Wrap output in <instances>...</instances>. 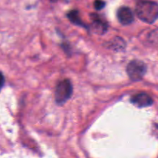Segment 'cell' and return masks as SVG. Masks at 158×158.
<instances>
[{
	"label": "cell",
	"instance_id": "cell-6",
	"mask_svg": "<svg viewBox=\"0 0 158 158\" xmlns=\"http://www.w3.org/2000/svg\"><path fill=\"white\" fill-rule=\"evenodd\" d=\"M93 16V25H92V29L95 33L97 34H101L104 33L106 30H107V24L103 21V19L99 17V15H94Z\"/></svg>",
	"mask_w": 158,
	"mask_h": 158
},
{
	"label": "cell",
	"instance_id": "cell-11",
	"mask_svg": "<svg viewBox=\"0 0 158 158\" xmlns=\"http://www.w3.org/2000/svg\"><path fill=\"white\" fill-rule=\"evenodd\" d=\"M5 83V77L2 73H0V89L3 86Z\"/></svg>",
	"mask_w": 158,
	"mask_h": 158
},
{
	"label": "cell",
	"instance_id": "cell-5",
	"mask_svg": "<svg viewBox=\"0 0 158 158\" xmlns=\"http://www.w3.org/2000/svg\"><path fill=\"white\" fill-rule=\"evenodd\" d=\"M131 103L138 107H147L152 105L153 100L148 94L145 93L136 94L131 98Z\"/></svg>",
	"mask_w": 158,
	"mask_h": 158
},
{
	"label": "cell",
	"instance_id": "cell-13",
	"mask_svg": "<svg viewBox=\"0 0 158 158\" xmlns=\"http://www.w3.org/2000/svg\"><path fill=\"white\" fill-rule=\"evenodd\" d=\"M51 1H52V2H56V1H58V0H51Z\"/></svg>",
	"mask_w": 158,
	"mask_h": 158
},
{
	"label": "cell",
	"instance_id": "cell-7",
	"mask_svg": "<svg viewBox=\"0 0 158 158\" xmlns=\"http://www.w3.org/2000/svg\"><path fill=\"white\" fill-rule=\"evenodd\" d=\"M68 18L73 23H75V24L79 25V26H84L85 25L83 24V22L80 19V15H79L78 11L77 10H72L68 13Z\"/></svg>",
	"mask_w": 158,
	"mask_h": 158
},
{
	"label": "cell",
	"instance_id": "cell-1",
	"mask_svg": "<svg viewBox=\"0 0 158 158\" xmlns=\"http://www.w3.org/2000/svg\"><path fill=\"white\" fill-rule=\"evenodd\" d=\"M136 13L139 19L152 24L158 19V4L152 1H141L136 6Z\"/></svg>",
	"mask_w": 158,
	"mask_h": 158
},
{
	"label": "cell",
	"instance_id": "cell-12",
	"mask_svg": "<svg viewBox=\"0 0 158 158\" xmlns=\"http://www.w3.org/2000/svg\"><path fill=\"white\" fill-rule=\"evenodd\" d=\"M154 130H155L154 133H155L156 135H157V137H158V124L154 125Z\"/></svg>",
	"mask_w": 158,
	"mask_h": 158
},
{
	"label": "cell",
	"instance_id": "cell-3",
	"mask_svg": "<svg viewBox=\"0 0 158 158\" xmlns=\"http://www.w3.org/2000/svg\"><path fill=\"white\" fill-rule=\"evenodd\" d=\"M127 72L130 78L134 81L141 80L147 72V66L140 60H133L128 64Z\"/></svg>",
	"mask_w": 158,
	"mask_h": 158
},
{
	"label": "cell",
	"instance_id": "cell-10",
	"mask_svg": "<svg viewBox=\"0 0 158 158\" xmlns=\"http://www.w3.org/2000/svg\"><path fill=\"white\" fill-rule=\"evenodd\" d=\"M105 6V2L102 0H96L94 2V7L97 10H100Z\"/></svg>",
	"mask_w": 158,
	"mask_h": 158
},
{
	"label": "cell",
	"instance_id": "cell-8",
	"mask_svg": "<svg viewBox=\"0 0 158 158\" xmlns=\"http://www.w3.org/2000/svg\"><path fill=\"white\" fill-rule=\"evenodd\" d=\"M112 43V47L111 48H114V49H121L122 48L124 47V42H123V40L120 38H116L114 41L111 42Z\"/></svg>",
	"mask_w": 158,
	"mask_h": 158
},
{
	"label": "cell",
	"instance_id": "cell-2",
	"mask_svg": "<svg viewBox=\"0 0 158 158\" xmlns=\"http://www.w3.org/2000/svg\"><path fill=\"white\" fill-rule=\"evenodd\" d=\"M73 94V86L70 81L64 80L60 82L56 86L55 91V100L58 104L61 105L66 103Z\"/></svg>",
	"mask_w": 158,
	"mask_h": 158
},
{
	"label": "cell",
	"instance_id": "cell-4",
	"mask_svg": "<svg viewBox=\"0 0 158 158\" xmlns=\"http://www.w3.org/2000/svg\"><path fill=\"white\" fill-rule=\"evenodd\" d=\"M117 19L123 25H129L134 21V13L130 8L120 7L117 11Z\"/></svg>",
	"mask_w": 158,
	"mask_h": 158
},
{
	"label": "cell",
	"instance_id": "cell-9",
	"mask_svg": "<svg viewBox=\"0 0 158 158\" xmlns=\"http://www.w3.org/2000/svg\"><path fill=\"white\" fill-rule=\"evenodd\" d=\"M150 42L158 45V30H154L150 34Z\"/></svg>",
	"mask_w": 158,
	"mask_h": 158
}]
</instances>
